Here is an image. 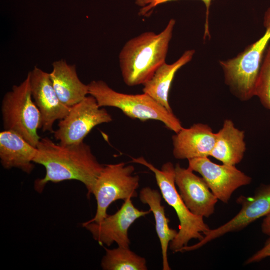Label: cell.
Returning <instances> with one entry per match:
<instances>
[{
	"instance_id": "6da1fadb",
	"label": "cell",
	"mask_w": 270,
	"mask_h": 270,
	"mask_svg": "<svg viewBox=\"0 0 270 270\" xmlns=\"http://www.w3.org/2000/svg\"><path fill=\"white\" fill-rule=\"evenodd\" d=\"M36 148L34 162L43 166L46 170L44 178L34 182L36 192H42L49 182L77 180L85 186L88 196L92 194L104 165L98 162L90 146L84 142L66 146L56 144L44 138L40 139Z\"/></svg>"
},
{
	"instance_id": "7a4b0ae2",
	"label": "cell",
	"mask_w": 270,
	"mask_h": 270,
	"mask_svg": "<svg viewBox=\"0 0 270 270\" xmlns=\"http://www.w3.org/2000/svg\"><path fill=\"white\" fill-rule=\"evenodd\" d=\"M176 23L171 19L160 34L146 32L126 42L120 54L119 62L127 86L144 85L166 62Z\"/></svg>"
},
{
	"instance_id": "3957f363",
	"label": "cell",
	"mask_w": 270,
	"mask_h": 270,
	"mask_svg": "<svg viewBox=\"0 0 270 270\" xmlns=\"http://www.w3.org/2000/svg\"><path fill=\"white\" fill-rule=\"evenodd\" d=\"M132 162L148 168L153 172L161 194L168 204L175 210L180 221L179 231L170 244L174 252H180L192 239L202 240L204 235L210 230L204 218L193 214L188 208L176 187L175 166L170 162L164 164L159 170L143 157L132 158Z\"/></svg>"
},
{
	"instance_id": "277c9868",
	"label": "cell",
	"mask_w": 270,
	"mask_h": 270,
	"mask_svg": "<svg viewBox=\"0 0 270 270\" xmlns=\"http://www.w3.org/2000/svg\"><path fill=\"white\" fill-rule=\"evenodd\" d=\"M88 86L89 94L96 98L100 108H118L129 118L142 122L160 121L175 133L183 128L173 112L146 94H128L117 92L103 80L92 81Z\"/></svg>"
},
{
	"instance_id": "5b68a950",
	"label": "cell",
	"mask_w": 270,
	"mask_h": 270,
	"mask_svg": "<svg viewBox=\"0 0 270 270\" xmlns=\"http://www.w3.org/2000/svg\"><path fill=\"white\" fill-rule=\"evenodd\" d=\"M264 25L266 31L262 38L236 58L220 62L226 84L242 101L254 96L256 84L270 44V7L264 14Z\"/></svg>"
},
{
	"instance_id": "8992f818",
	"label": "cell",
	"mask_w": 270,
	"mask_h": 270,
	"mask_svg": "<svg viewBox=\"0 0 270 270\" xmlns=\"http://www.w3.org/2000/svg\"><path fill=\"white\" fill-rule=\"evenodd\" d=\"M1 111L4 130L18 134L36 148L41 139L38 130L42 128V118L32 98L28 74L4 95Z\"/></svg>"
},
{
	"instance_id": "52a82bcc",
	"label": "cell",
	"mask_w": 270,
	"mask_h": 270,
	"mask_svg": "<svg viewBox=\"0 0 270 270\" xmlns=\"http://www.w3.org/2000/svg\"><path fill=\"white\" fill-rule=\"evenodd\" d=\"M134 170L124 162L104 166L92 193L97 203L96 214L86 222H100L108 216V209L114 202L137 197L140 177L133 176Z\"/></svg>"
},
{
	"instance_id": "ba28073f",
	"label": "cell",
	"mask_w": 270,
	"mask_h": 270,
	"mask_svg": "<svg viewBox=\"0 0 270 270\" xmlns=\"http://www.w3.org/2000/svg\"><path fill=\"white\" fill-rule=\"evenodd\" d=\"M112 121V116L100 108L96 98L87 96L71 107L68 114L60 121L54 136L62 145L79 144L96 126Z\"/></svg>"
},
{
	"instance_id": "9c48e42d",
	"label": "cell",
	"mask_w": 270,
	"mask_h": 270,
	"mask_svg": "<svg viewBox=\"0 0 270 270\" xmlns=\"http://www.w3.org/2000/svg\"><path fill=\"white\" fill-rule=\"evenodd\" d=\"M242 206L240 212L233 218L220 227L209 230L198 244L183 248L181 252L198 250L208 242L227 234L240 231L261 218L270 213V184H262L252 196H241L236 200Z\"/></svg>"
},
{
	"instance_id": "30bf717a",
	"label": "cell",
	"mask_w": 270,
	"mask_h": 270,
	"mask_svg": "<svg viewBox=\"0 0 270 270\" xmlns=\"http://www.w3.org/2000/svg\"><path fill=\"white\" fill-rule=\"evenodd\" d=\"M188 168L200 174L218 199L226 204L236 190L252 182L250 176L236 166L219 165L208 157L188 160Z\"/></svg>"
},
{
	"instance_id": "8fae6325",
	"label": "cell",
	"mask_w": 270,
	"mask_h": 270,
	"mask_svg": "<svg viewBox=\"0 0 270 270\" xmlns=\"http://www.w3.org/2000/svg\"><path fill=\"white\" fill-rule=\"evenodd\" d=\"M150 212V210H139L134 206L131 198H128L114 214L108 215L100 222H86L82 226L102 246H110L116 242L120 247L130 248L129 228L138 219Z\"/></svg>"
},
{
	"instance_id": "7c38bea8",
	"label": "cell",
	"mask_w": 270,
	"mask_h": 270,
	"mask_svg": "<svg viewBox=\"0 0 270 270\" xmlns=\"http://www.w3.org/2000/svg\"><path fill=\"white\" fill-rule=\"evenodd\" d=\"M28 74L32 98L41 114V129L44 132L53 133L55 122L64 119L71 108L62 104L58 98L49 73L36 66Z\"/></svg>"
},
{
	"instance_id": "4fadbf2b",
	"label": "cell",
	"mask_w": 270,
	"mask_h": 270,
	"mask_svg": "<svg viewBox=\"0 0 270 270\" xmlns=\"http://www.w3.org/2000/svg\"><path fill=\"white\" fill-rule=\"evenodd\" d=\"M188 168L175 166V182L184 204L194 214L208 218L215 211L218 200L202 177Z\"/></svg>"
},
{
	"instance_id": "5bb4252c",
	"label": "cell",
	"mask_w": 270,
	"mask_h": 270,
	"mask_svg": "<svg viewBox=\"0 0 270 270\" xmlns=\"http://www.w3.org/2000/svg\"><path fill=\"white\" fill-rule=\"evenodd\" d=\"M173 155L177 160L210 156L216 141V133L208 124L198 123L184 128L172 138Z\"/></svg>"
},
{
	"instance_id": "9a60e30c",
	"label": "cell",
	"mask_w": 270,
	"mask_h": 270,
	"mask_svg": "<svg viewBox=\"0 0 270 270\" xmlns=\"http://www.w3.org/2000/svg\"><path fill=\"white\" fill-rule=\"evenodd\" d=\"M50 76L58 98L69 108L80 102L89 94L88 84L80 80L76 65L69 64L64 60L53 62Z\"/></svg>"
},
{
	"instance_id": "2e32d148",
	"label": "cell",
	"mask_w": 270,
	"mask_h": 270,
	"mask_svg": "<svg viewBox=\"0 0 270 270\" xmlns=\"http://www.w3.org/2000/svg\"><path fill=\"white\" fill-rule=\"evenodd\" d=\"M37 148L18 134L4 130L0 133V159L7 170L16 168L30 174L34 168V160Z\"/></svg>"
},
{
	"instance_id": "e0dca14e",
	"label": "cell",
	"mask_w": 270,
	"mask_h": 270,
	"mask_svg": "<svg viewBox=\"0 0 270 270\" xmlns=\"http://www.w3.org/2000/svg\"><path fill=\"white\" fill-rule=\"evenodd\" d=\"M245 132L237 128L229 119L216 133V141L210 156L223 164L236 166L244 158L246 151Z\"/></svg>"
},
{
	"instance_id": "ac0fdd59",
	"label": "cell",
	"mask_w": 270,
	"mask_h": 270,
	"mask_svg": "<svg viewBox=\"0 0 270 270\" xmlns=\"http://www.w3.org/2000/svg\"><path fill=\"white\" fill-rule=\"evenodd\" d=\"M195 52L194 50H186L174 63L162 64L144 84L143 92L152 97L168 111L173 112L168 102L172 81L177 72L192 60Z\"/></svg>"
},
{
	"instance_id": "d6986e66",
	"label": "cell",
	"mask_w": 270,
	"mask_h": 270,
	"mask_svg": "<svg viewBox=\"0 0 270 270\" xmlns=\"http://www.w3.org/2000/svg\"><path fill=\"white\" fill-rule=\"evenodd\" d=\"M140 198L141 202L148 205L156 221V230L159 238L162 251V269L170 270L168 258V246L178 234L176 230L169 226L170 220L166 216L164 207L161 204L162 194L157 190L149 187L142 189Z\"/></svg>"
},
{
	"instance_id": "ffe728a7",
	"label": "cell",
	"mask_w": 270,
	"mask_h": 270,
	"mask_svg": "<svg viewBox=\"0 0 270 270\" xmlns=\"http://www.w3.org/2000/svg\"><path fill=\"white\" fill-rule=\"evenodd\" d=\"M106 253L101 266L104 270H146V260L130 248L118 246L114 249L104 248Z\"/></svg>"
},
{
	"instance_id": "44dd1931",
	"label": "cell",
	"mask_w": 270,
	"mask_h": 270,
	"mask_svg": "<svg viewBox=\"0 0 270 270\" xmlns=\"http://www.w3.org/2000/svg\"><path fill=\"white\" fill-rule=\"evenodd\" d=\"M254 95L270 110V44L266 52L256 84Z\"/></svg>"
},
{
	"instance_id": "7402d4cb",
	"label": "cell",
	"mask_w": 270,
	"mask_h": 270,
	"mask_svg": "<svg viewBox=\"0 0 270 270\" xmlns=\"http://www.w3.org/2000/svg\"><path fill=\"white\" fill-rule=\"evenodd\" d=\"M178 0H136V4L140 7L139 14L142 16H146L150 14L156 6L166 2ZM205 4L206 7V22L205 35H208V16L212 0H200Z\"/></svg>"
},
{
	"instance_id": "603a6c76",
	"label": "cell",
	"mask_w": 270,
	"mask_h": 270,
	"mask_svg": "<svg viewBox=\"0 0 270 270\" xmlns=\"http://www.w3.org/2000/svg\"><path fill=\"white\" fill-rule=\"evenodd\" d=\"M268 257H270V238L260 250L246 260L245 264L258 262Z\"/></svg>"
},
{
	"instance_id": "cb8c5ba5",
	"label": "cell",
	"mask_w": 270,
	"mask_h": 270,
	"mask_svg": "<svg viewBox=\"0 0 270 270\" xmlns=\"http://www.w3.org/2000/svg\"><path fill=\"white\" fill-rule=\"evenodd\" d=\"M263 234L270 236V213L265 216L262 224Z\"/></svg>"
}]
</instances>
